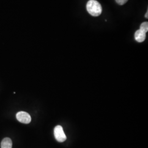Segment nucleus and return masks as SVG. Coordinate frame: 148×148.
<instances>
[{
    "label": "nucleus",
    "instance_id": "6e6552de",
    "mask_svg": "<svg viewBox=\"0 0 148 148\" xmlns=\"http://www.w3.org/2000/svg\"><path fill=\"white\" fill-rule=\"evenodd\" d=\"M148 12L147 11V13H146V14H145V18H148Z\"/></svg>",
    "mask_w": 148,
    "mask_h": 148
},
{
    "label": "nucleus",
    "instance_id": "f03ea898",
    "mask_svg": "<svg viewBox=\"0 0 148 148\" xmlns=\"http://www.w3.org/2000/svg\"><path fill=\"white\" fill-rule=\"evenodd\" d=\"M54 134L55 138L59 142H63L66 139V137L64 132L63 128L61 126L58 125L54 128Z\"/></svg>",
    "mask_w": 148,
    "mask_h": 148
},
{
    "label": "nucleus",
    "instance_id": "20e7f679",
    "mask_svg": "<svg viewBox=\"0 0 148 148\" xmlns=\"http://www.w3.org/2000/svg\"><path fill=\"white\" fill-rule=\"evenodd\" d=\"M134 38L138 42H143L146 38V33L139 29L135 32Z\"/></svg>",
    "mask_w": 148,
    "mask_h": 148
},
{
    "label": "nucleus",
    "instance_id": "423d86ee",
    "mask_svg": "<svg viewBox=\"0 0 148 148\" xmlns=\"http://www.w3.org/2000/svg\"><path fill=\"white\" fill-rule=\"evenodd\" d=\"M140 30L142 32H144L145 33L147 32L148 31V22H144L141 24L140 27Z\"/></svg>",
    "mask_w": 148,
    "mask_h": 148
},
{
    "label": "nucleus",
    "instance_id": "0eeeda50",
    "mask_svg": "<svg viewBox=\"0 0 148 148\" xmlns=\"http://www.w3.org/2000/svg\"><path fill=\"white\" fill-rule=\"evenodd\" d=\"M117 3L119 5H125L128 0H115Z\"/></svg>",
    "mask_w": 148,
    "mask_h": 148
},
{
    "label": "nucleus",
    "instance_id": "f257e3e1",
    "mask_svg": "<svg viewBox=\"0 0 148 148\" xmlns=\"http://www.w3.org/2000/svg\"><path fill=\"white\" fill-rule=\"evenodd\" d=\"M86 9L91 16H98L102 13L101 4L96 0H90L86 5Z\"/></svg>",
    "mask_w": 148,
    "mask_h": 148
},
{
    "label": "nucleus",
    "instance_id": "7ed1b4c3",
    "mask_svg": "<svg viewBox=\"0 0 148 148\" xmlns=\"http://www.w3.org/2000/svg\"><path fill=\"white\" fill-rule=\"evenodd\" d=\"M16 119L21 123L28 124L32 121L30 115L25 111H19L16 115Z\"/></svg>",
    "mask_w": 148,
    "mask_h": 148
},
{
    "label": "nucleus",
    "instance_id": "39448f33",
    "mask_svg": "<svg viewBox=\"0 0 148 148\" xmlns=\"http://www.w3.org/2000/svg\"><path fill=\"white\" fill-rule=\"evenodd\" d=\"M1 148H12V142L10 138H4L1 144Z\"/></svg>",
    "mask_w": 148,
    "mask_h": 148
}]
</instances>
